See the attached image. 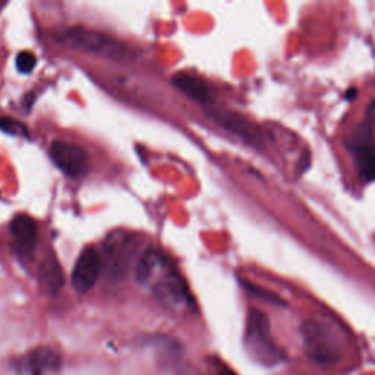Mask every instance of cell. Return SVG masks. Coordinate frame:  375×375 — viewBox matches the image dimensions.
Here are the masks:
<instances>
[{"label":"cell","mask_w":375,"mask_h":375,"mask_svg":"<svg viewBox=\"0 0 375 375\" xmlns=\"http://www.w3.org/2000/svg\"><path fill=\"white\" fill-rule=\"evenodd\" d=\"M63 361L56 350L50 347H35L22 359L21 368L28 375H43L44 372H56L62 368Z\"/></svg>","instance_id":"cell-7"},{"label":"cell","mask_w":375,"mask_h":375,"mask_svg":"<svg viewBox=\"0 0 375 375\" xmlns=\"http://www.w3.org/2000/svg\"><path fill=\"white\" fill-rule=\"evenodd\" d=\"M38 279L43 284V288L50 293H57L63 288L65 277L60 264L56 261V258L49 257L40 264Z\"/></svg>","instance_id":"cell-11"},{"label":"cell","mask_w":375,"mask_h":375,"mask_svg":"<svg viewBox=\"0 0 375 375\" xmlns=\"http://www.w3.org/2000/svg\"><path fill=\"white\" fill-rule=\"evenodd\" d=\"M245 347L252 359L264 366H274L284 359L283 350L276 345L266 314L251 310L247 321Z\"/></svg>","instance_id":"cell-1"},{"label":"cell","mask_w":375,"mask_h":375,"mask_svg":"<svg viewBox=\"0 0 375 375\" xmlns=\"http://www.w3.org/2000/svg\"><path fill=\"white\" fill-rule=\"evenodd\" d=\"M152 292L159 302H162L169 308H179L186 303L192 305V301L189 298L184 280L174 272L170 270L167 276H164L160 281L154 284Z\"/></svg>","instance_id":"cell-6"},{"label":"cell","mask_w":375,"mask_h":375,"mask_svg":"<svg viewBox=\"0 0 375 375\" xmlns=\"http://www.w3.org/2000/svg\"><path fill=\"white\" fill-rule=\"evenodd\" d=\"M50 157L55 164L71 178H79L88 169V157L78 145L55 141L50 145Z\"/></svg>","instance_id":"cell-4"},{"label":"cell","mask_w":375,"mask_h":375,"mask_svg":"<svg viewBox=\"0 0 375 375\" xmlns=\"http://www.w3.org/2000/svg\"><path fill=\"white\" fill-rule=\"evenodd\" d=\"M101 261L94 248H85L78 257L72 272V286L79 293H85L94 288L100 276Z\"/></svg>","instance_id":"cell-5"},{"label":"cell","mask_w":375,"mask_h":375,"mask_svg":"<svg viewBox=\"0 0 375 375\" xmlns=\"http://www.w3.org/2000/svg\"><path fill=\"white\" fill-rule=\"evenodd\" d=\"M37 66V57L33 52H21L16 56V69L21 74H30Z\"/></svg>","instance_id":"cell-15"},{"label":"cell","mask_w":375,"mask_h":375,"mask_svg":"<svg viewBox=\"0 0 375 375\" xmlns=\"http://www.w3.org/2000/svg\"><path fill=\"white\" fill-rule=\"evenodd\" d=\"M354 156L361 172V176L366 181L375 179V147L369 142L361 140L359 142L354 144Z\"/></svg>","instance_id":"cell-12"},{"label":"cell","mask_w":375,"mask_h":375,"mask_svg":"<svg viewBox=\"0 0 375 375\" xmlns=\"http://www.w3.org/2000/svg\"><path fill=\"white\" fill-rule=\"evenodd\" d=\"M218 375H236V374L232 369H229V368H223V369H220Z\"/></svg>","instance_id":"cell-18"},{"label":"cell","mask_w":375,"mask_h":375,"mask_svg":"<svg viewBox=\"0 0 375 375\" xmlns=\"http://www.w3.org/2000/svg\"><path fill=\"white\" fill-rule=\"evenodd\" d=\"M57 41L71 49L115 60H123L130 56V50L121 41L112 37H107L106 34L82 27H75L63 31L57 35Z\"/></svg>","instance_id":"cell-2"},{"label":"cell","mask_w":375,"mask_h":375,"mask_svg":"<svg viewBox=\"0 0 375 375\" xmlns=\"http://www.w3.org/2000/svg\"><path fill=\"white\" fill-rule=\"evenodd\" d=\"M172 82L179 91L185 93L189 99L198 103L208 104L211 101L210 88L201 78L191 74H178L173 77Z\"/></svg>","instance_id":"cell-10"},{"label":"cell","mask_w":375,"mask_h":375,"mask_svg":"<svg viewBox=\"0 0 375 375\" xmlns=\"http://www.w3.org/2000/svg\"><path fill=\"white\" fill-rule=\"evenodd\" d=\"M244 286L252 295H255V296H258V298H261L264 301L276 303V305H284L283 299L280 296H277L276 293L270 292V291L262 289V288H259V286H255V284H251V283H244Z\"/></svg>","instance_id":"cell-16"},{"label":"cell","mask_w":375,"mask_h":375,"mask_svg":"<svg viewBox=\"0 0 375 375\" xmlns=\"http://www.w3.org/2000/svg\"><path fill=\"white\" fill-rule=\"evenodd\" d=\"M0 129L6 132V134H11V135H27V128L22 123L12 121V119L0 121Z\"/></svg>","instance_id":"cell-17"},{"label":"cell","mask_w":375,"mask_h":375,"mask_svg":"<svg viewBox=\"0 0 375 375\" xmlns=\"http://www.w3.org/2000/svg\"><path fill=\"white\" fill-rule=\"evenodd\" d=\"M163 266V258L162 255L154 251L147 250L138 259L135 266V279L140 284H147L151 281V279L156 274V272Z\"/></svg>","instance_id":"cell-13"},{"label":"cell","mask_w":375,"mask_h":375,"mask_svg":"<svg viewBox=\"0 0 375 375\" xmlns=\"http://www.w3.org/2000/svg\"><path fill=\"white\" fill-rule=\"evenodd\" d=\"M151 346L156 349L160 357L167 362L179 361L182 358V346L172 337H154Z\"/></svg>","instance_id":"cell-14"},{"label":"cell","mask_w":375,"mask_h":375,"mask_svg":"<svg viewBox=\"0 0 375 375\" xmlns=\"http://www.w3.org/2000/svg\"><path fill=\"white\" fill-rule=\"evenodd\" d=\"M11 233L18 254L33 257L37 244V226L34 220L26 214L16 216L11 223Z\"/></svg>","instance_id":"cell-8"},{"label":"cell","mask_w":375,"mask_h":375,"mask_svg":"<svg viewBox=\"0 0 375 375\" xmlns=\"http://www.w3.org/2000/svg\"><path fill=\"white\" fill-rule=\"evenodd\" d=\"M303 343L306 354L318 364L330 365L340 358L337 337L330 330L317 323L308 321L303 324Z\"/></svg>","instance_id":"cell-3"},{"label":"cell","mask_w":375,"mask_h":375,"mask_svg":"<svg viewBox=\"0 0 375 375\" xmlns=\"http://www.w3.org/2000/svg\"><path fill=\"white\" fill-rule=\"evenodd\" d=\"M213 116L220 125L225 126L228 130L233 132L235 135L240 137L244 141H247L250 144H259L261 142L258 129L244 116H239V115L232 113V112H216V113H213Z\"/></svg>","instance_id":"cell-9"}]
</instances>
